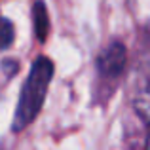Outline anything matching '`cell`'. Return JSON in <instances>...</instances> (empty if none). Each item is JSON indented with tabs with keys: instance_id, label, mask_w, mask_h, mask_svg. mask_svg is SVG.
Here are the masks:
<instances>
[{
	"instance_id": "cell-1",
	"label": "cell",
	"mask_w": 150,
	"mask_h": 150,
	"mask_svg": "<svg viewBox=\"0 0 150 150\" xmlns=\"http://www.w3.org/2000/svg\"><path fill=\"white\" fill-rule=\"evenodd\" d=\"M51 78H53V63L48 57H38L30 67V72L23 84L21 95H19L13 124H11L13 131H21L34 122V118L38 116L44 105Z\"/></svg>"
},
{
	"instance_id": "cell-2",
	"label": "cell",
	"mask_w": 150,
	"mask_h": 150,
	"mask_svg": "<svg viewBox=\"0 0 150 150\" xmlns=\"http://www.w3.org/2000/svg\"><path fill=\"white\" fill-rule=\"evenodd\" d=\"M127 61V51L122 42H112L101 51L97 59V69L105 78H116L122 74Z\"/></svg>"
},
{
	"instance_id": "cell-3",
	"label": "cell",
	"mask_w": 150,
	"mask_h": 150,
	"mask_svg": "<svg viewBox=\"0 0 150 150\" xmlns=\"http://www.w3.org/2000/svg\"><path fill=\"white\" fill-rule=\"evenodd\" d=\"M133 108L146 125V150H150V72L143 74L133 95Z\"/></svg>"
},
{
	"instance_id": "cell-4",
	"label": "cell",
	"mask_w": 150,
	"mask_h": 150,
	"mask_svg": "<svg viewBox=\"0 0 150 150\" xmlns=\"http://www.w3.org/2000/svg\"><path fill=\"white\" fill-rule=\"evenodd\" d=\"M33 23H34V34L38 42H46L50 33V15L44 0H36L33 6Z\"/></svg>"
},
{
	"instance_id": "cell-5",
	"label": "cell",
	"mask_w": 150,
	"mask_h": 150,
	"mask_svg": "<svg viewBox=\"0 0 150 150\" xmlns=\"http://www.w3.org/2000/svg\"><path fill=\"white\" fill-rule=\"evenodd\" d=\"M13 38H15V30H13L11 21L6 17H0V51L10 48Z\"/></svg>"
}]
</instances>
